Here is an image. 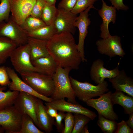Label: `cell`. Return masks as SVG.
<instances>
[{"label":"cell","instance_id":"cell-1","mask_svg":"<svg viewBox=\"0 0 133 133\" xmlns=\"http://www.w3.org/2000/svg\"><path fill=\"white\" fill-rule=\"evenodd\" d=\"M49 55L58 66L77 70L82 60L72 34L67 32L56 33L48 41Z\"/></svg>","mask_w":133,"mask_h":133},{"label":"cell","instance_id":"cell-2","mask_svg":"<svg viewBox=\"0 0 133 133\" xmlns=\"http://www.w3.org/2000/svg\"><path fill=\"white\" fill-rule=\"evenodd\" d=\"M72 70L70 68H63L58 66L53 76L55 88L51 96L53 100L67 99V101L76 103L74 92L71 86L69 73Z\"/></svg>","mask_w":133,"mask_h":133},{"label":"cell","instance_id":"cell-3","mask_svg":"<svg viewBox=\"0 0 133 133\" xmlns=\"http://www.w3.org/2000/svg\"><path fill=\"white\" fill-rule=\"evenodd\" d=\"M20 74L22 79L38 93L48 97L53 94L55 86L53 76L36 72Z\"/></svg>","mask_w":133,"mask_h":133},{"label":"cell","instance_id":"cell-4","mask_svg":"<svg viewBox=\"0 0 133 133\" xmlns=\"http://www.w3.org/2000/svg\"><path fill=\"white\" fill-rule=\"evenodd\" d=\"M70 82L76 97L84 102L108 91V84L104 81L97 85L87 82H81L70 76Z\"/></svg>","mask_w":133,"mask_h":133},{"label":"cell","instance_id":"cell-5","mask_svg":"<svg viewBox=\"0 0 133 133\" xmlns=\"http://www.w3.org/2000/svg\"><path fill=\"white\" fill-rule=\"evenodd\" d=\"M10 58L14 69L20 74L37 72L32 63L30 47L28 43L17 47L12 52Z\"/></svg>","mask_w":133,"mask_h":133},{"label":"cell","instance_id":"cell-6","mask_svg":"<svg viewBox=\"0 0 133 133\" xmlns=\"http://www.w3.org/2000/svg\"><path fill=\"white\" fill-rule=\"evenodd\" d=\"M0 36L9 38L17 46L27 43V32L14 20L11 16L7 22L4 21L0 24Z\"/></svg>","mask_w":133,"mask_h":133},{"label":"cell","instance_id":"cell-7","mask_svg":"<svg viewBox=\"0 0 133 133\" xmlns=\"http://www.w3.org/2000/svg\"><path fill=\"white\" fill-rule=\"evenodd\" d=\"M111 91L104 93L97 99H90L85 102L87 105L96 109L98 114L108 119L117 120L118 117L114 111L111 98Z\"/></svg>","mask_w":133,"mask_h":133},{"label":"cell","instance_id":"cell-8","mask_svg":"<svg viewBox=\"0 0 133 133\" xmlns=\"http://www.w3.org/2000/svg\"><path fill=\"white\" fill-rule=\"evenodd\" d=\"M38 99L28 93L19 92L13 105L22 115L27 114L30 116L35 124L38 127L36 113V106Z\"/></svg>","mask_w":133,"mask_h":133},{"label":"cell","instance_id":"cell-9","mask_svg":"<svg viewBox=\"0 0 133 133\" xmlns=\"http://www.w3.org/2000/svg\"><path fill=\"white\" fill-rule=\"evenodd\" d=\"M22 117L13 105L0 110V125L6 133H17L21 128Z\"/></svg>","mask_w":133,"mask_h":133},{"label":"cell","instance_id":"cell-10","mask_svg":"<svg viewBox=\"0 0 133 133\" xmlns=\"http://www.w3.org/2000/svg\"><path fill=\"white\" fill-rule=\"evenodd\" d=\"M120 37L111 35L108 38L100 39L96 43L99 53L108 56L110 58L118 56L123 57L125 55L122 47Z\"/></svg>","mask_w":133,"mask_h":133},{"label":"cell","instance_id":"cell-11","mask_svg":"<svg viewBox=\"0 0 133 133\" xmlns=\"http://www.w3.org/2000/svg\"><path fill=\"white\" fill-rule=\"evenodd\" d=\"M91 8L97 9L92 5L80 12L79 16L77 17L74 24L75 26L77 27L79 30V40L77 47L83 62L87 61L84 55V45L85 39L88 33V26L91 22L88 17V13Z\"/></svg>","mask_w":133,"mask_h":133},{"label":"cell","instance_id":"cell-12","mask_svg":"<svg viewBox=\"0 0 133 133\" xmlns=\"http://www.w3.org/2000/svg\"><path fill=\"white\" fill-rule=\"evenodd\" d=\"M45 105L60 111L82 114L88 116L91 120H94L97 116L94 112L83 107L78 103L66 101L65 99L52 100L50 102H46Z\"/></svg>","mask_w":133,"mask_h":133},{"label":"cell","instance_id":"cell-13","mask_svg":"<svg viewBox=\"0 0 133 133\" xmlns=\"http://www.w3.org/2000/svg\"><path fill=\"white\" fill-rule=\"evenodd\" d=\"M36 0H9L11 16L19 25L30 16Z\"/></svg>","mask_w":133,"mask_h":133},{"label":"cell","instance_id":"cell-14","mask_svg":"<svg viewBox=\"0 0 133 133\" xmlns=\"http://www.w3.org/2000/svg\"><path fill=\"white\" fill-rule=\"evenodd\" d=\"M6 68L9 78L11 80L8 86L9 90L28 93L46 102L52 101L51 98L42 95L34 91L18 77L13 69L8 67Z\"/></svg>","mask_w":133,"mask_h":133},{"label":"cell","instance_id":"cell-15","mask_svg":"<svg viewBox=\"0 0 133 133\" xmlns=\"http://www.w3.org/2000/svg\"><path fill=\"white\" fill-rule=\"evenodd\" d=\"M104 62L99 58L94 61L90 71L91 80L97 84L102 83L106 78L110 79L118 75L119 72L118 65L111 70L107 69L104 66Z\"/></svg>","mask_w":133,"mask_h":133},{"label":"cell","instance_id":"cell-16","mask_svg":"<svg viewBox=\"0 0 133 133\" xmlns=\"http://www.w3.org/2000/svg\"><path fill=\"white\" fill-rule=\"evenodd\" d=\"M57 9V14L54 23L57 33L67 32L74 34L76 31L74 24L77 15L71 11Z\"/></svg>","mask_w":133,"mask_h":133},{"label":"cell","instance_id":"cell-17","mask_svg":"<svg viewBox=\"0 0 133 133\" xmlns=\"http://www.w3.org/2000/svg\"><path fill=\"white\" fill-rule=\"evenodd\" d=\"M102 2L101 8L98 10V14L101 18L102 22L100 25L101 33L100 37L102 39L106 38L111 35L108 29L110 22L115 23L116 18V9L114 7L107 5L104 0Z\"/></svg>","mask_w":133,"mask_h":133},{"label":"cell","instance_id":"cell-18","mask_svg":"<svg viewBox=\"0 0 133 133\" xmlns=\"http://www.w3.org/2000/svg\"><path fill=\"white\" fill-rule=\"evenodd\" d=\"M41 100L38 99L36 106L38 127L46 133H50L53 130L55 121L54 118L51 117L48 113L46 107Z\"/></svg>","mask_w":133,"mask_h":133},{"label":"cell","instance_id":"cell-19","mask_svg":"<svg viewBox=\"0 0 133 133\" xmlns=\"http://www.w3.org/2000/svg\"><path fill=\"white\" fill-rule=\"evenodd\" d=\"M109 79L114 89L133 97V79L128 76L124 70H119L118 75Z\"/></svg>","mask_w":133,"mask_h":133},{"label":"cell","instance_id":"cell-20","mask_svg":"<svg viewBox=\"0 0 133 133\" xmlns=\"http://www.w3.org/2000/svg\"><path fill=\"white\" fill-rule=\"evenodd\" d=\"M48 41L28 37L31 61L50 55L47 47Z\"/></svg>","mask_w":133,"mask_h":133},{"label":"cell","instance_id":"cell-21","mask_svg":"<svg viewBox=\"0 0 133 133\" xmlns=\"http://www.w3.org/2000/svg\"><path fill=\"white\" fill-rule=\"evenodd\" d=\"M31 62L37 72L52 76L55 73L58 66L50 55L36 59Z\"/></svg>","mask_w":133,"mask_h":133},{"label":"cell","instance_id":"cell-22","mask_svg":"<svg viewBox=\"0 0 133 133\" xmlns=\"http://www.w3.org/2000/svg\"><path fill=\"white\" fill-rule=\"evenodd\" d=\"M111 98L113 105L118 104L123 108L124 113L129 115L133 113V98L125 95L122 91L116 90L111 94Z\"/></svg>","mask_w":133,"mask_h":133},{"label":"cell","instance_id":"cell-23","mask_svg":"<svg viewBox=\"0 0 133 133\" xmlns=\"http://www.w3.org/2000/svg\"><path fill=\"white\" fill-rule=\"evenodd\" d=\"M17 46L12 40L0 36V66L5 63L12 52Z\"/></svg>","mask_w":133,"mask_h":133},{"label":"cell","instance_id":"cell-24","mask_svg":"<svg viewBox=\"0 0 133 133\" xmlns=\"http://www.w3.org/2000/svg\"><path fill=\"white\" fill-rule=\"evenodd\" d=\"M57 33L54 24L46 25L35 31L27 32L28 37L48 41Z\"/></svg>","mask_w":133,"mask_h":133},{"label":"cell","instance_id":"cell-25","mask_svg":"<svg viewBox=\"0 0 133 133\" xmlns=\"http://www.w3.org/2000/svg\"><path fill=\"white\" fill-rule=\"evenodd\" d=\"M6 89L5 86H0V110L12 106L19 92L10 90L4 92Z\"/></svg>","mask_w":133,"mask_h":133},{"label":"cell","instance_id":"cell-26","mask_svg":"<svg viewBox=\"0 0 133 133\" xmlns=\"http://www.w3.org/2000/svg\"><path fill=\"white\" fill-rule=\"evenodd\" d=\"M46 25L41 19L31 16L27 17L20 25L21 27L27 32L35 31Z\"/></svg>","mask_w":133,"mask_h":133},{"label":"cell","instance_id":"cell-27","mask_svg":"<svg viewBox=\"0 0 133 133\" xmlns=\"http://www.w3.org/2000/svg\"><path fill=\"white\" fill-rule=\"evenodd\" d=\"M31 117L27 114L22 115L21 128L17 133H44L35 125Z\"/></svg>","mask_w":133,"mask_h":133},{"label":"cell","instance_id":"cell-28","mask_svg":"<svg viewBox=\"0 0 133 133\" xmlns=\"http://www.w3.org/2000/svg\"><path fill=\"white\" fill-rule=\"evenodd\" d=\"M58 13L55 5L46 3L42 14L41 19L46 25L54 24Z\"/></svg>","mask_w":133,"mask_h":133},{"label":"cell","instance_id":"cell-29","mask_svg":"<svg viewBox=\"0 0 133 133\" xmlns=\"http://www.w3.org/2000/svg\"><path fill=\"white\" fill-rule=\"evenodd\" d=\"M117 123L115 120L107 119L98 114L97 124L105 133H115L117 128Z\"/></svg>","mask_w":133,"mask_h":133},{"label":"cell","instance_id":"cell-30","mask_svg":"<svg viewBox=\"0 0 133 133\" xmlns=\"http://www.w3.org/2000/svg\"><path fill=\"white\" fill-rule=\"evenodd\" d=\"M74 114V123L71 133H82L84 127L91 120L88 116L82 114Z\"/></svg>","mask_w":133,"mask_h":133},{"label":"cell","instance_id":"cell-31","mask_svg":"<svg viewBox=\"0 0 133 133\" xmlns=\"http://www.w3.org/2000/svg\"><path fill=\"white\" fill-rule=\"evenodd\" d=\"M0 24L3 22L8 21L11 8L9 0H0Z\"/></svg>","mask_w":133,"mask_h":133},{"label":"cell","instance_id":"cell-32","mask_svg":"<svg viewBox=\"0 0 133 133\" xmlns=\"http://www.w3.org/2000/svg\"><path fill=\"white\" fill-rule=\"evenodd\" d=\"M98 0H77L73 8L71 11L77 15L89 7L93 5L95 2Z\"/></svg>","mask_w":133,"mask_h":133},{"label":"cell","instance_id":"cell-33","mask_svg":"<svg viewBox=\"0 0 133 133\" xmlns=\"http://www.w3.org/2000/svg\"><path fill=\"white\" fill-rule=\"evenodd\" d=\"M46 3L45 0H36L30 16L41 19L42 12Z\"/></svg>","mask_w":133,"mask_h":133},{"label":"cell","instance_id":"cell-34","mask_svg":"<svg viewBox=\"0 0 133 133\" xmlns=\"http://www.w3.org/2000/svg\"><path fill=\"white\" fill-rule=\"evenodd\" d=\"M64 119L65 126L63 133H71L74 123L73 115L72 113L67 112Z\"/></svg>","mask_w":133,"mask_h":133},{"label":"cell","instance_id":"cell-35","mask_svg":"<svg viewBox=\"0 0 133 133\" xmlns=\"http://www.w3.org/2000/svg\"><path fill=\"white\" fill-rule=\"evenodd\" d=\"M77 0H62L59 3L58 9L71 11L74 6Z\"/></svg>","mask_w":133,"mask_h":133},{"label":"cell","instance_id":"cell-36","mask_svg":"<svg viewBox=\"0 0 133 133\" xmlns=\"http://www.w3.org/2000/svg\"><path fill=\"white\" fill-rule=\"evenodd\" d=\"M6 67L0 66V85L1 86H8L10 83Z\"/></svg>","mask_w":133,"mask_h":133},{"label":"cell","instance_id":"cell-37","mask_svg":"<svg viewBox=\"0 0 133 133\" xmlns=\"http://www.w3.org/2000/svg\"><path fill=\"white\" fill-rule=\"evenodd\" d=\"M66 114L64 112L59 111L55 118V121L54 125L56 126L57 131L59 132L63 133V131L64 126L62 121L65 118Z\"/></svg>","mask_w":133,"mask_h":133},{"label":"cell","instance_id":"cell-38","mask_svg":"<svg viewBox=\"0 0 133 133\" xmlns=\"http://www.w3.org/2000/svg\"><path fill=\"white\" fill-rule=\"evenodd\" d=\"M133 129L130 128L123 120L117 123V127L115 133H133Z\"/></svg>","mask_w":133,"mask_h":133},{"label":"cell","instance_id":"cell-39","mask_svg":"<svg viewBox=\"0 0 133 133\" xmlns=\"http://www.w3.org/2000/svg\"><path fill=\"white\" fill-rule=\"evenodd\" d=\"M112 5L117 10L126 11L129 9L128 7L123 3V0H109Z\"/></svg>","mask_w":133,"mask_h":133},{"label":"cell","instance_id":"cell-40","mask_svg":"<svg viewBox=\"0 0 133 133\" xmlns=\"http://www.w3.org/2000/svg\"><path fill=\"white\" fill-rule=\"evenodd\" d=\"M45 106L47 112L48 114L51 117L55 118L58 114L57 110L51 107L46 106Z\"/></svg>","mask_w":133,"mask_h":133},{"label":"cell","instance_id":"cell-41","mask_svg":"<svg viewBox=\"0 0 133 133\" xmlns=\"http://www.w3.org/2000/svg\"><path fill=\"white\" fill-rule=\"evenodd\" d=\"M129 115V118L126 122L128 125L133 129V113L130 114Z\"/></svg>","mask_w":133,"mask_h":133},{"label":"cell","instance_id":"cell-42","mask_svg":"<svg viewBox=\"0 0 133 133\" xmlns=\"http://www.w3.org/2000/svg\"><path fill=\"white\" fill-rule=\"evenodd\" d=\"M57 0H45L46 2L48 4L52 5H55Z\"/></svg>","mask_w":133,"mask_h":133},{"label":"cell","instance_id":"cell-43","mask_svg":"<svg viewBox=\"0 0 133 133\" xmlns=\"http://www.w3.org/2000/svg\"><path fill=\"white\" fill-rule=\"evenodd\" d=\"M5 132V130L0 125V133H3Z\"/></svg>","mask_w":133,"mask_h":133}]
</instances>
